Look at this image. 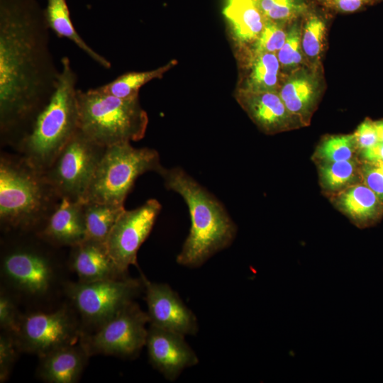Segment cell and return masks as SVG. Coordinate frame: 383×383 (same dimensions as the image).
I'll list each match as a JSON object with an SVG mask.
<instances>
[{"label": "cell", "mask_w": 383, "mask_h": 383, "mask_svg": "<svg viewBox=\"0 0 383 383\" xmlns=\"http://www.w3.org/2000/svg\"><path fill=\"white\" fill-rule=\"evenodd\" d=\"M1 272L15 289L31 296H43L52 287L55 272L51 260L40 251L17 248L5 254Z\"/></svg>", "instance_id": "7c38bea8"}, {"label": "cell", "mask_w": 383, "mask_h": 383, "mask_svg": "<svg viewBox=\"0 0 383 383\" xmlns=\"http://www.w3.org/2000/svg\"><path fill=\"white\" fill-rule=\"evenodd\" d=\"M60 199L43 173L19 160H0V221L9 228H26L47 218Z\"/></svg>", "instance_id": "5b68a950"}, {"label": "cell", "mask_w": 383, "mask_h": 383, "mask_svg": "<svg viewBox=\"0 0 383 383\" xmlns=\"http://www.w3.org/2000/svg\"><path fill=\"white\" fill-rule=\"evenodd\" d=\"M58 85L32 126L17 143L22 158L43 173L79 129L77 75L64 56Z\"/></svg>", "instance_id": "3957f363"}, {"label": "cell", "mask_w": 383, "mask_h": 383, "mask_svg": "<svg viewBox=\"0 0 383 383\" xmlns=\"http://www.w3.org/2000/svg\"><path fill=\"white\" fill-rule=\"evenodd\" d=\"M80 336L77 323L65 308L52 312L32 313L22 317L15 338L19 350L41 357Z\"/></svg>", "instance_id": "30bf717a"}, {"label": "cell", "mask_w": 383, "mask_h": 383, "mask_svg": "<svg viewBox=\"0 0 383 383\" xmlns=\"http://www.w3.org/2000/svg\"><path fill=\"white\" fill-rule=\"evenodd\" d=\"M144 289L143 278L128 277L89 282H70L66 293L88 324L99 328Z\"/></svg>", "instance_id": "ba28073f"}, {"label": "cell", "mask_w": 383, "mask_h": 383, "mask_svg": "<svg viewBox=\"0 0 383 383\" xmlns=\"http://www.w3.org/2000/svg\"><path fill=\"white\" fill-rule=\"evenodd\" d=\"M70 266L82 282L128 277L119 271L106 244L90 239L72 247Z\"/></svg>", "instance_id": "e0dca14e"}, {"label": "cell", "mask_w": 383, "mask_h": 383, "mask_svg": "<svg viewBox=\"0 0 383 383\" xmlns=\"http://www.w3.org/2000/svg\"><path fill=\"white\" fill-rule=\"evenodd\" d=\"M43 15L48 28L58 38H65L74 43L91 60L105 69H110L111 63L91 48L80 36L72 23L66 0H47Z\"/></svg>", "instance_id": "7402d4cb"}, {"label": "cell", "mask_w": 383, "mask_h": 383, "mask_svg": "<svg viewBox=\"0 0 383 383\" xmlns=\"http://www.w3.org/2000/svg\"><path fill=\"white\" fill-rule=\"evenodd\" d=\"M157 173L165 187L184 200L191 218L189 233L176 261L185 267H199L232 244L236 225L223 204L182 168L162 166Z\"/></svg>", "instance_id": "7a4b0ae2"}, {"label": "cell", "mask_w": 383, "mask_h": 383, "mask_svg": "<svg viewBox=\"0 0 383 383\" xmlns=\"http://www.w3.org/2000/svg\"><path fill=\"white\" fill-rule=\"evenodd\" d=\"M145 346L154 368L174 382L187 368L196 365L199 358L184 335L150 324Z\"/></svg>", "instance_id": "5bb4252c"}, {"label": "cell", "mask_w": 383, "mask_h": 383, "mask_svg": "<svg viewBox=\"0 0 383 383\" xmlns=\"http://www.w3.org/2000/svg\"><path fill=\"white\" fill-rule=\"evenodd\" d=\"M236 99L257 127L267 134H275L300 127L278 91H237Z\"/></svg>", "instance_id": "9a60e30c"}, {"label": "cell", "mask_w": 383, "mask_h": 383, "mask_svg": "<svg viewBox=\"0 0 383 383\" xmlns=\"http://www.w3.org/2000/svg\"><path fill=\"white\" fill-rule=\"evenodd\" d=\"M60 74L38 0H0V130L18 142L55 91Z\"/></svg>", "instance_id": "6da1fadb"}, {"label": "cell", "mask_w": 383, "mask_h": 383, "mask_svg": "<svg viewBox=\"0 0 383 383\" xmlns=\"http://www.w3.org/2000/svg\"><path fill=\"white\" fill-rule=\"evenodd\" d=\"M245 77L238 91L248 92L278 91L280 64L275 53L251 55Z\"/></svg>", "instance_id": "603a6c76"}, {"label": "cell", "mask_w": 383, "mask_h": 383, "mask_svg": "<svg viewBox=\"0 0 383 383\" xmlns=\"http://www.w3.org/2000/svg\"><path fill=\"white\" fill-rule=\"evenodd\" d=\"M79 130L96 144L138 141L145 134L148 117L139 96L119 98L96 88L78 89Z\"/></svg>", "instance_id": "277c9868"}, {"label": "cell", "mask_w": 383, "mask_h": 383, "mask_svg": "<svg viewBox=\"0 0 383 383\" xmlns=\"http://www.w3.org/2000/svg\"><path fill=\"white\" fill-rule=\"evenodd\" d=\"M149 323L147 312L134 301L123 307L91 335H82L81 342L89 357L106 355L134 358L146 344Z\"/></svg>", "instance_id": "9c48e42d"}, {"label": "cell", "mask_w": 383, "mask_h": 383, "mask_svg": "<svg viewBox=\"0 0 383 383\" xmlns=\"http://www.w3.org/2000/svg\"><path fill=\"white\" fill-rule=\"evenodd\" d=\"M335 206L358 228L376 225L383 217V201L362 182L333 194Z\"/></svg>", "instance_id": "ac0fdd59"}, {"label": "cell", "mask_w": 383, "mask_h": 383, "mask_svg": "<svg viewBox=\"0 0 383 383\" xmlns=\"http://www.w3.org/2000/svg\"><path fill=\"white\" fill-rule=\"evenodd\" d=\"M105 149L78 129L43 175L60 198L82 201Z\"/></svg>", "instance_id": "52a82bcc"}, {"label": "cell", "mask_w": 383, "mask_h": 383, "mask_svg": "<svg viewBox=\"0 0 383 383\" xmlns=\"http://www.w3.org/2000/svg\"><path fill=\"white\" fill-rule=\"evenodd\" d=\"M284 23L265 21L264 28L259 37L251 46V55L275 53L284 45L287 30Z\"/></svg>", "instance_id": "4dcf8cb0"}, {"label": "cell", "mask_w": 383, "mask_h": 383, "mask_svg": "<svg viewBox=\"0 0 383 383\" xmlns=\"http://www.w3.org/2000/svg\"><path fill=\"white\" fill-rule=\"evenodd\" d=\"M162 167L157 150L131 143L106 147L82 201L123 205L137 178Z\"/></svg>", "instance_id": "8992f818"}, {"label": "cell", "mask_w": 383, "mask_h": 383, "mask_svg": "<svg viewBox=\"0 0 383 383\" xmlns=\"http://www.w3.org/2000/svg\"><path fill=\"white\" fill-rule=\"evenodd\" d=\"M267 21L284 23L294 21L309 12L306 0H255Z\"/></svg>", "instance_id": "f1b7e54d"}, {"label": "cell", "mask_w": 383, "mask_h": 383, "mask_svg": "<svg viewBox=\"0 0 383 383\" xmlns=\"http://www.w3.org/2000/svg\"><path fill=\"white\" fill-rule=\"evenodd\" d=\"M353 136L358 152L375 145L379 141L374 121L368 118L358 126Z\"/></svg>", "instance_id": "e575fe53"}, {"label": "cell", "mask_w": 383, "mask_h": 383, "mask_svg": "<svg viewBox=\"0 0 383 383\" xmlns=\"http://www.w3.org/2000/svg\"><path fill=\"white\" fill-rule=\"evenodd\" d=\"M375 165H377L380 170V171L383 173V163Z\"/></svg>", "instance_id": "f35d334b"}, {"label": "cell", "mask_w": 383, "mask_h": 383, "mask_svg": "<svg viewBox=\"0 0 383 383\" xmlns=\"http://www.w3.org/2000/svg\"><path fill=\"white\" fill-rule=\"evenodd\" d=\"M89 357L82 343L59 348L40 357L38 374L49 383H74Z\"/></svg>", "instance_id": "d6986e66"}, {"label": "cell", "mask_w": 383, "mask_h": 383, "mask_svg": "<svg viewBox=\"0 0 383 383\" xmlns=\"http://www.w3.org/2000/svg\"><path fill=\"white\" fill-rule=\"evenodd\" d=\"M41 235L59 245L74 246L87 238L84 202L61 197L47 218Z\"/></svg>", "instance_id": "2e32d148"}, {"label": "cell", "mask_w": 383, "mask_h": 383, "mask_svg": "<svg viewBox=\"0 0 383 383\" xmlns=\"http://www.w3.org/2000/svg\"><path fill=\"white\" fill-rule=\"evenodd\" d=\"M321 1H328V0H321Z\"/></svg>", "instance_id": "60d3db41"}, {"label": "cell", "mask_w": 383, "mask_h": 383, "mask_svg": "<svg viewBox=\"0 0 383 383\" xmlns=\"http://www.w3.org/2000/svg\"><path fill=\"white\" fill-rule=\"evenodd\" d=\"M83 202L86 239L106 243L113 226L125 210L124 205Z\"/></svg>", "instance_id": "d4e9b609"}, {"label": "cell", "mask_w": 383, "mask_h": 383, "mask_svg": "<svg viewBox=\"0 0 383 383\" xmlns=\"http://www.w3.org/2000/svg\"><path fill=\"white\" fill-rule=\"evenodd\" d=\"M358 158L362 162L373 165L383 163V142L378 141L375 145L359 151Z\"/></svg>", "instance_id": "d590c367"}, {"label": "cell", "mask_w": 383, "mask_h": 383, "mask_svg": "<svg viewBox=\"0 0 383 383\" xmlns=\"http://www.w3.org/2000/svg\"><path fill=\"white\" fill-rule=\"evenodd\" d=\"M358 157L353 134L330 135L316 147L312 159L317 165L348 160Z\"/></svg>", "instance_id": "4316f807"}, {"label": "cell", "mask_w": 383, "mask_h": 383, "mask_svg": "<svg viewBox=\"0 0 383 383\" xmlns=\"http://www.w3.org/2000/svg\"><path fill=\"white\" fill-rule=\"evenodd\" d=\"M372 1V4H374V3H379V2H381L383 0H371Z\"/></svg>", "instance_id": "ab89813d"}, {"label": "cell", "mask_w": 383, "mask_h": 383, "mask_svg": "<svg viewBox=\"0 0 383 383\" xmlns=\"http://www.w3.org/2000/svg\"><path fill=\"white\" fill-rule=\"evenodd\" d=\"M223 13L230 27L232 38L240 47L252 46L266 21L255 0H226Z\"/></svg>", "instance_id": "44dd1931"}, {"label": "cell", "mask_w": 383, "mask_h": 383, "mask_svg": "<svg viewBox=\"0 0 383 383\" xmlns=\"http://www.w3.org/2000/svg\"><path fill=\"white\" fill-rule=\"evenodd\" d=\"M360 170L362 182L383 201V173L377 165L362 162Z\"/></svg>", "instance_id": "836d02e7"}, {"label": "cell", "mask_w": 383, "mask_h": 383, "mask_svg": "<svg viewBox=\"0 0 383 383\" xmlns=\"http://www.w3.org/2000/svg\"><path fill=\"white\" fill-rule=\"evenodd\" d=\"M332 1L338 11L344 13L355 12L372 4L371 0H332Z\"/></svg>", "instance_id": "8d00e7d4"}, {"label": "cell", "mask_w": 383, "mask_h": 383, "mask_svg": "<svg viewBox=\"0 0 383 383\" xmlns=\"http://www.w3.org/2000/svg\"><path fill=\"white\" fill-rule=\"evenodd\" d=\"M145 289L149 323L184 335H195L197 318L170 285L149 281L141 275Z\"/></svg>", "instance_id": "4fadbf2b"}, {"label": "cell", "mask_w": 383, "mask_h": 383, "mask_svg": "<svg viewBox=\"0 0 383 383\" xmlns=\"http://www.w3.org/2000/svg\"><path fill=\"white\" fill-rule=\"evenodd\" d=\"M379 141L383 142V119L374 121Z\"/></svg>", "instance_id": "74e56055"}, {"label": "cell", "mask_w": 383, "mask_h": 383, "mask_svg": "<svg viewBox=\"0 0 383 383\" xmlns=\"http://www.w3.org/2000/svg\"><path fill=\"white\" fill-rule=\"evenodd\" d=\"M20 315L12 298L4 290L0 293V326L4 332L16 335L20 327Z\"/></svg>", "instance_id": "d6a6232c"}, {"label": "cell", "mask_w": 383, "mask_h": 383, "mask_svg": "<svg viewBox=\"0 0 383 383\" xmlns=\"http://www.w3.org/2000/svg\"><path fill=\"white\" fill-rule=\"evenodd\" d=\"M161 209L157 199H148L135 209H125L113 226L105 244L123 275L128 276L131 265L138 266V250L150 235Z\"/></svg>", "instance_id": "8fae6325"}, {"label": "cell", "mask_w": 383, "mask_h": 383, "mask_svg": "<svg viewBox=\"0 0 383 383\" xmlns=\"http://www.w3.org/2000/svg\"><path fill=\"white\" fill-rule=\"evenodd\" d=\"M361 162L358 157L348 160L318 165L319 182L323 190L335 194L362 182Z\"/></svg>", "instance_id": "cb8c5ba5"}, {"label": "cell", "mask_w": 383, "mask_h": 383, "mask_svg": "<svg viewBox=\"0 0 383 383\" xmlns=\"http://www.w3.org/2000/svg\"><path fill=\"white\" fill-rule=\"evenodd\" d=\"M176 64V60H172L155 70L126 72L96 89L99 91L123 99L137 96H139L140 89L143 85L155 79H161Z\"/></svg>", "instance_id": "484cf974"}, {"label": "cell", "mask_w": 383, "mask_h": 383, "mask_svg": "<svg viewBox=\"0 0 383 383\" xmlns=\"http://www.w3.org/2000/svg\"><path fill=\"white\" fill-rule=\"evenodd\" d=\"M278 93L300 126H308L318 95L317 83L313 77L306 72H298L281 84Z\"/></svg>", "instance_id": "ffe728a7"}, {"label": "cell", "mask_w": 383, "mask_h": 383, "mask_svg": "<svg viewBox=\"0 0 383 383\" xmlns=\"http://www.w3.org/2000/svg\"><path fill=\"white\" fill-rule=\"evenodd\" d=\"M326 32V26L323 18L309 12L301 24V43L304 55L315 65L323 52Z\"/></svg>", "instance_id": "83f0119b"}, {"label": "cell", "mask_w": 383, "mask_h": 383, "mask_svg": "<svg viewBox=\"0 0 383 383\" xmlns=\"http://www.w3.org/2000/svg\"><path fill=\"white\" fill-rule=\"evenodd\" d=\"M301 25L296 20L287 30L285 42L277 52L281 69L293 70L303 62L304 53L301 43Z\"/></svg>", "instance_id": "f546056e"}, {"label": "cell", "mask_w": 383, "mask_h": 383, "mask_svg": "<svg viewBox=\"0 0 383 383\" xmlns=\"http://www.w3.org/2000/svg\"><path fill=\"white\" fill-rule=\"evenodd\" d=\"M20 350L15 335L4 332L0 335V382H6Z\"/></svg>", "instance_id": "1f68e13d"}]
</instances>
